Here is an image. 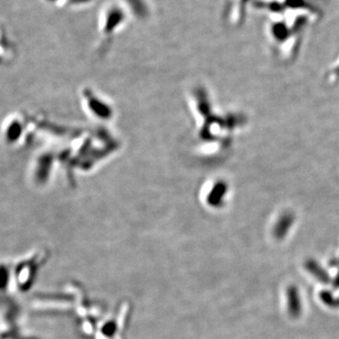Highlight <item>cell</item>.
Instances as JSON below:
<instances>
[{"label": "cell", "instance_id": "obj_1", "mask_svg": "<svg viewBox=\"0 0 339 339\" xmlns=\"http://www.w3.org/2000/svg\"><path fill=\"white\" fill-rule=\"evenodd\" d=\"M289 301H290V311L292 315H298L300 313V299H299L298 292L296 290H290L289 292Z\"/></svg>", "mask_w": 339, "mask_h": 339}]
</instances>
